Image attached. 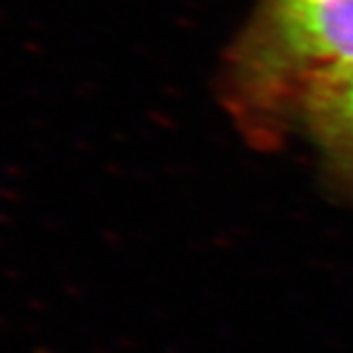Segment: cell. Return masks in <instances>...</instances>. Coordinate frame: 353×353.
I'll return each mask as SVG.
<instances>
[{"label":"cell","instance_id":"cell-1","mask_svg":"<svg viewBox=\"0 0 353 353\" xmlns=\"http://www.w3.org/2000/svg\"><path fill=\"white\" fill-rule=\"evenodd\" d=\"M351 74L353 0H256L223 58L219 94L243 137L268 149Z\"/></svg>","mask_w":353,"mask_h":353},{"label":"cell","instance_id":"cell-2","mask_svg":"<svg viewBox=\"0 0 353 353\" xmlns=\"http://www.w3.org/2000/svg\"><path fill=\"white\" fill-rule=\"evenodd\" d=\"M298 132L309 137L327 172L353 194V74L311 100Z\"/></svg>","mask_w":353,"mask_h":353}]
</instances>
